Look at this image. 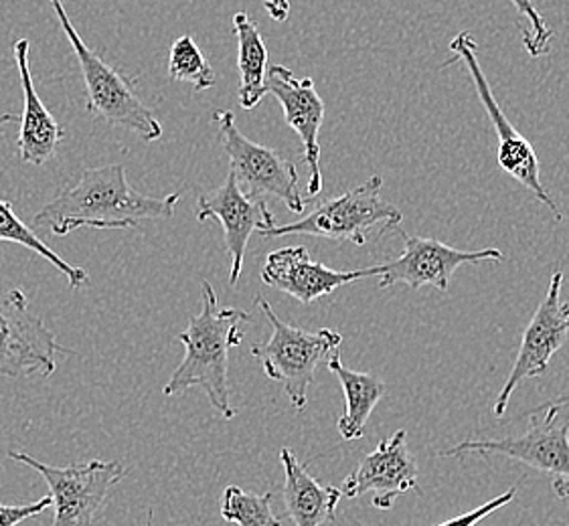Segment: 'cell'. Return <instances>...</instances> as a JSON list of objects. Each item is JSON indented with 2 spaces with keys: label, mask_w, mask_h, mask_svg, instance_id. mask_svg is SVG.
<instances>
[{
  "label": "cell",
  "mask_w": 569,
  "mask_h": 526,
  "mask_svg": "<svg viewBox=\"0 0 569 526\" xmlns=\"http://www.w3.org/2000/svg\"><path fill=\"white\" fill-rule=\"evenodd\" d=\"M144 526H152V513H149V520H147V525Z\"/></svg>",
  "instance_id": "f1b7e54d"
},
{
  "label": "cell",
  "mask_w": 569,
  "mask_h": 526,
  "mask_svg": "<svg viewBox=\"0 0 569 526\" xmlns=\"http://www.w3.org/2000/svg\"><path fill=\"white\" fill-rule=\"evenodd\" d=\"M566 405L568 399L546 403L529 415V427L519 437L467 439L440 452V456L455 458L462 454H479L515 459L549 474L553 478L556 496L566 500L569 498V412H566Z\"/></svg>",
  "instance_id": "5b68a950"
},
{
  "label": "cell",
  "mask_w": 569,
  "mask_h": 526,
  "mask_svg": "<svg viewBox=\"0 0 569 526\" xmlns=\"http://www.w3.org/2000/svg\"><path fill=\"white\" fill-rule=\"evenodd\" d=\"M403 237V253L391 263L377 265L379 272V287L406 284L411 290L432 286L438 292H446L450 287V280L456 270L465 263L502 262L505 253L495 247L477 250V252H462L446 245L442 241L428 240V237H413L406 231H399Z\"/></svg>",
  "instance_id": "7c38bea8"
},
{
  "label": "cell",
  "mask_w": 569,
  "mask_h": 526,
  "mask_svg": "<svg viewBox=\"0 0 569 526\" xmlns=\"http://www.w3.org/2000/svg\"><path fill=\"white\" fill-rule=\"evenodd\" d=\"M515 496H517V486H512L511 490L502 493L501 496L492 498V500L482 504L479 508H475V510H470V513H465V515L455 516V518H450V520H446V523H440L438 526H477L479 523H482L487 516L497 513L502 506L511 504Z\"/></svg>",
  "instance_id": "d4e9b609"
},
{
  "label": "cell",
  "mask_w": 569,
  "mask_h": 526,
  "mask_svg": "<svg viewBox=\"0 0 569 526\" xmlns=\"http://www.w3.org/2000/svg\"><path fill=\"white\" fill-rule=\"evenodd\" d=\"M477 49H479V43L468 31H460L450 41V51L455 53V59L467 65L472 85L479 93L480 103L489 115L490 124L495 127V134L499 138V152H497L499 166L507 174H511L515 181L523 184L527 191H531L536 199H539L543 205L549 206L551 213L558 218V221H561L563 219L561 211L541 183L536 149L517 128L512 127L509 118L502 112L501 105L497 102V98L492 95L490 83L485 78V71L480 68Z\"/></svg>",
  "instance_id": "30bf717a"
},
{
  "label": "cell",
  "mask_w": 569,
  "mask_h": 526,
  "mask_svg": "<svg viewBox=\"0 0 569 526\" xmlns=\"http://www.w3.org/2000/svg\"><path fill=\"white\" fill-rule=\"evenodd\" d=\"M0 241L19 243L27 250L39 253L43 260L59 270V274L66 275L71 290H81L90 284L88 272L78 265H71L59 253L53 252L46 241L34 233L33 227H27V223L17 218L11 201H4V199H0Z\"/></svg>",
  "instance_id": "44dd1931"
},
{
  "label": "cell",
  "mask_w": 569,
  "mask_h": 526,
  "mask_svg": "<svg viewBox=\"0 0 569 526\" xmlns=\"http://www.w3.org/2000/svg\"><path fill=\"white\" fill-rule=\"evenodd\" d=\"M181 195L149 196L138 193L126 179L120 162L83 171L80 181L51 199L33 219L34 227H47L63 237L71 231L137 230L142 221L171 219Z\"/></svg>",
  "instance_id": "6da1fadb"
},
{
  "label": "cell",
  "mask_w": 569,
  "mask_h": 526,
  "mask_svg": "<svg viewBox=\"0 0 569 526\" xmlns=\"http://www.w3.org/2000/svg\"><path fill=\"white\" fill-rule=\"evenodd\" d=\"M563 274L556 272L547 287V294L536 310L529 326L525 328L523 341L515 358L509 377L497 395L492 412L502 417L515 390L527 378L543 377L549 361L566 344L569 334V304L561 302Z\"/></svg>",
  "instance_id": "8fae6325"
},
{
  "label": "cell",
  "mask_w": 569,
  "mask_h": 526,
  "mask_svg": "<svg viewBox=\"0 0 569 526\" xmlns=\"http://www.w3.org/2000/svg\"><path fill=\"white\" fill-rule=\"evenodd\" d=\"M383 179L376 174L369 176L363 184L355 186L342 195L320 203L307 218L288 223L273 225L270 230L260 231L263 240L286 237V235H310L330 241H349L355 245L367 243V233L381 227H398L403 221V213L398 206L383 201L381 196Z\"/></svg>",
  "instance_id": "8992f818"
},
{
  "label": "cell",
  "mask_w": 569,
  "mask_h": 526,
  "mask_svg": "<svg viewBox=\"0 0 569 526\" xmlns=\"http://www.w3.org/2000/svg\"><path fill=\"white\" fill-rule=\"evenodd\" d=\"M263 7L278 23H284L290 14V0H263Z\"/></svg>",
  "instance_id": "4316f807"
},
{
  "label": "cell",
  "mask_w": 569,
  "mask_h": 526,
  "mask_svg": "<svg viewBox=\"0 0 569 526\" xmlns=\"http://www.w3.org/2000/svg\"><path fill=\"white\" fill-rule=\"evenodd\" d=\"M416 484L418 464L408 447V432L399 429L388 439H381L379 446L359 462L342 482L341 494L345 498L373 494L376 508L391 510L399 496L413 490Z\"/></svg>",
  "instance_id": "5bb4252c"
},
{
  "label": "cell",
  "mask_w": 569,
  "mask_h": 526,
  "mask_svg": "<svg viewBox=\"0 0 569 526\" xmlns=\"http://www.w3.org/2000/svg\"><path fill=\"white\" fill-rule=\"evenodd\" d=\"M377 274V265L351 272L330 270L325 263L315 262L307 247L295 245L276 250L266 257L262 282L308 306L320 297L330 296L339 287Z\"/></svg>",
  "instance_id": "2e32d148"
},
{
  "label": "cell",
  "mask_w": 569,
  "mask_h": 526,
  "mask_svg": "<svg viewBox=\"0 0 569 526\" xmlns=\"http://www.w3.org/2000/svg\"><path fill=\"white\" fill-rule=\"evenodd\" d=\"M250 314L240 308L219 306L216 287L201 282V312L193 316L187 331L179 334L184 346L181 365L172 373L162 393L167 397L189 390L206 391L207 399L226 422L238 417L229 397V351L243 341V324Z\"/></svg>",
  "instance_id": "7a4b0ae2"
},
{
  "label": "cell",
  "mask_w": 569,
  "mask_h": 526,
  "mask_svg": "<svg viewBox=\"0 0 569 526\" xmlns=\"http://www.w3.org/2000/svg\"><path fill=\"white\" fill-rule=\"evenodd\" d=\"M233 31L238 37V68L241 83L238 90L243 110H253L268 95L266 73H268V47L263 43L260 27L251 21L248 12H236Z\"/></svg>",
  "instance_id": "ffe728a7"
},
{
  "label": "cell",
  "mask_w": 569,
  "mask_h": 526,
  "mask_svg": "<svg viewBox=\"0 0 569 526\" xmlns=\"http://www.w3.org/2000/svg\"><path fill=\"white\" fill-rule=\"evenodd\" d=\"M273 494L246 493L231 484L221 496V516L238 526H282V518L272 508Z\"/></svg>",
  "instance_id": "7402d4cb"
},
{
  "label": "cell",
  "mask_w": 569,
  "mask_h": 526,
  "mask_svg": "<svg viewBox=\"0 0 569 526\" xmlns=\"http://www.w3.org/2000/svg\"><path fill=\"white\" fill-rule=\"evenodd\" d=\"M49 2L80 61L88 114L100 118L110 127L124 128L144 142H157L162 136V127L154 112L138 95L137 78H128L120 69L112 68L98 51L86 45L69 21L63 0Z\"/></svg>",
  "instance_id": "3957f363"
},
{
  "label": "cell",
  "mask_w": 569,
  "mask_h": 526,
  "mask_svg": "<svg viewBox=\"0 0 569 526\" xmlns=\"http://www.w3.org/2000/svg\"><path fill=\"white\" fill-rule=\"evenodd\" d=\"M63 346L34 314L23 290L0 287V378H49Z\"/></svg>",
  "instance_id": "9c48e42d"
},
{
  "label": "cell",
  "mask_w": 569,
  "mask_h": 526,
  "mask_svg": "<svg viewBox=\"0 0 569 526\" xmlns=\"http://www.w3.org/2000/svg\"><path fill=\"white\" fill-rule=\"evenodd\" d=\"M197 219L201 223H206L209 219H217L221 223L226 252L231 257V272H229L231 286L240 280L251 235L256 231L260 233L276 225V219L266 199H251L246 195L231 172L226 183L199 196Z\"/></svg>",
  "instance_id": "4fadbf2b"
},
{
  "label": "cell",
  "mask_w": 569,
  "mask_h": 526,
  "mask_svg": "<svg viewBox=\"0 0 569 526\" xmlns=\"http://www.w3.org/2000/svg\"><path fill=\"white\" fill-rule=\"evenodd\" d=\"M9 458L46 478L56 508L53 526H91L102 513L108 493L126 478V468L120 462L91 459L78 466L58 468L24 452H9Z\"/></svg>",
  "instance_id": "ba28073f"
},
{
  "label": "cell",
  "mask_w": 569,
  "mask_h": 526,
  "mask_svg": "<svg viewBox=\"0 0 569 526\" xmlns=\"http://www.w3.org/2000/svg\"><path fill=\"white\" fill-rule=\"evenodd\" d=\"M53 506L51 496L31 504H0V526H19L27 518L46 513L47 508Z\"/></svg>",
  "instance_id": "484cf974"
},
{
  "label": "cell",
  "mask_w": 569,
  "mask_h": 526,
  "mask_svg": "<svg viewBox=\"0 0 569 526\" xmlns=\"http://www.w3.org/2000/svg\"><path fill=\"white\" fill-rule=\"evenodd\" d=\"M512 7L527 21V27H521L525 51L531 58H543L549 53V45L553 41V31L547 27L546 19L537 11L533 0H511Z\"/></svg>",
  "instance_id": "cb8c5ba5"
},
{
  "label": "cell",
  "mask_w": 569,
  "mask_h": 526,
  "mask_svg": "<svg viewBox=\"0 0 569 526\" xmlns=\"http://www.w3.org/2000/svg\"><path fill=\"white\" fill-rule=\"evenodd\" d=\"M213 122L228 154L231 166L229 172L236 176L241 191L251 199L273 196L282 201L292 213H305L307 201L298 189L295 162L288 161L270 146L256 144L250 138L243 136L231 110H217Z\"/></svg>",
  "instance_id": "52a82bcc"
},
{
  "label": "cell",
  "mask_w": 569,
  "mask_h": 526,
  "mask_svg": "<svg viewBox=\"0 0 569 526\" xmlns=\"http://www.w3.org/2000/svg\"><path fill=\"white\" fill-rule=\"evenodd\" d=\"M280 462L284 466V506L290 520L297 526L335 523L337 506L342 496L341 488L325 486L315 481L290 447L280 452Z\"/></svg>",
  "instance_id": "ac0fdd59"
},
{
  "label": "cell",
  "mask_w": 569,
  "mask_h": 526,
  "mask_svg": "<svg viewBox=\"0 0 569 526\" xmlns=\"http://www.w3.org/2000/svg\"><path fill=\"white\" fill-rule=\"evenodd\" d=\"M19 118L12 114H0V127H4V124H12V122H17Z\"/></svg>",
  "instance_id": "83f0119b"
},
{
  "label": "cell",
  "mask_w": 569,
  "mask_h": 526,
  "mask_svg": "<svg viewBox=\"0 0 569 526\" xmlns=\"http://www.w3.org/2000/svg\"><path fill=\"white\" fill-rule=\"evenodd\" d=\"M327 366H329L330 373L339 378L345 399H347V409L337 424L339 434L345 442H353V439L363 437L367 422L376 409L377 403L383 399L388 387L379 377L347 368L342 365L339 355L332 356Z\"/></svg>",
  "instance_id": "d6986e66"
},
{
  "label": "cell",
  "mask_w": 569,
  "mask_h": 526,
  "mask_svg": "<svg viewBox=\"0 0 569 526\" xmlns=\"http://www.w3.org/2000/svg\"><path fill=\"white\" fill-rule=\"evenodd\" d=\"M169 78L191 83L194 92H203L216 85V71L191 34H182L172 43L169 51Z\"/></svg>",
  "instance_id": "603a6c76"
},
{
  "label": "cell",
  "mask_w": 569,
  "mask_h": 526,
  "mask_svg": "<svg viewBox=\"0 0 569 526\" xmlns=\"http://www.w3.org/2000/svg\"><path fill=\"white\" fill-rule=\"evenodd\" d=\"M29 53L31 45L27 39L17 41L14 45V61L19 68V78L23 85V115H21V130H19V152L27 164L41 166L58 154L59 144L66 138V130L59 127L56 118L41 102L39 93L34 90L33 75L29 68Z\"/></svg>",
  "instance_id": "e0dca14e"
},
{
  "label": "cell",
  "mask_w": 569,
  "mask_h": 526,
  "mask_svg": "<svg viewBox=\"0 0 569 526\" xmlns=\"http://www.w3.org/2000/svg\"><path fill=\"white\" fill-rule=\"evenodd\" d=\"M266 88L282 105L286 124L297 132L305 146L307 191L308 196L315 199L322 191L319 134L325 120V102L317 92L312 78L298 80L295 71L284 65H270L266 73Z\"/></svg>",
  "instance_id": "9a60e30c"
},
{
  "label": "cell",
  "mask_w": 569,
  "mask_h": 526,
  "mask_svg": "<svg viewBox=\"0 0 569 526\" xmlns=\"http://www.w3.org/2000/svg\"><path fill=\"white\" fill-rule=\"evenodd\" d=\"M256 306L270 322L272 336L268 343L251 346V355L262 363L266 377L284 387L292 407L302 412L307 407L308 390L315 383L317 368L339 355L342 336L330 328L310 332L292 326L282 321L262 296L256 297Z\"/></svg>",
  "instance_id": "277c9868"
}]
</instances>
